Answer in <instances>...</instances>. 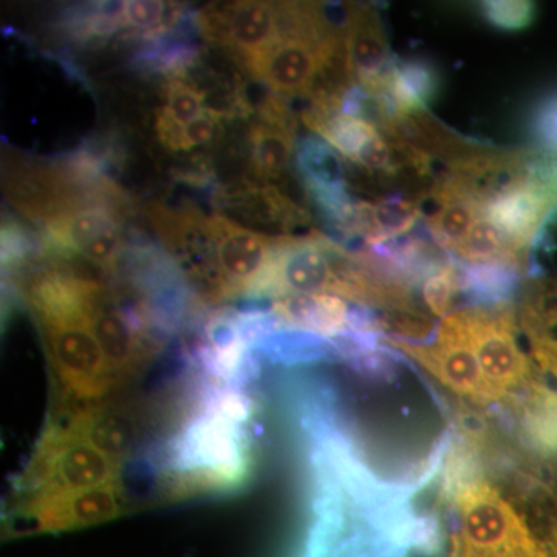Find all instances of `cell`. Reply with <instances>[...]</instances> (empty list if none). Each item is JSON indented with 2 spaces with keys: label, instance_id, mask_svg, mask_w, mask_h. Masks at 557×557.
Returning <instances> with one entry per match:
<instances>
[{
  "label": "cell",
  "instance_id": "e0dca14e",
  "mask_svg": "<svg viewBox=\"0 0 557 557\" xmlns=\"http://www.w3.org/2000/svg\"><path fill=\"white\" fill-rule=\"evenodd\" d=\"M423 215V203L408 194L397 193L376 201H358L347 236L362 237L376 248L409 233Z\"/></svg>",
  "mask_w": 557,
  "mask_h": 557
},
{
  "label": "cell",
  "instance_id": "7c38bea8",
  "mask_svg": "<svg viewBox=\"0 0 557 557\" xmlns=\"http://www.w3.org/2000/svg\"><path fill=\"white\" fill-rule=\"evenodd\" d=\"M296 164L311 200L336 228L346 234L358 201L348 193L339 153L327 143L307 137L296 149Z\"/></svg>",
  "mask_w": 557,
  "mask_h": 557
},
{
  "label": "cell",
  "instance_id": "603a6c76",
  "mask_svg": "<svg viewBox=\"0 0 557 557\" xmlns=\"http://www.w3.org/2000/svg\"><path fill=\"white\" fill-rule=\"evenodd\" d=\"M205 94L193 83L171 76L164 86V104L157 112V120L182 127L196 120L208 109Z\"/></svg>",
  "mask_w": 557,
  "mask_h": 557
},
{
  "label": "cell",
  "instance_id": "7402d4cb",
  "mask_svg": "<svg viewBox=\"0 0 557 557\" xmlns=\"http://www.w3.org/2000/svg\"><path fill=\"white\" fill-rule=\"evenodd\" d=\"M463 295L469 307H493L502 304H511V296L518 288L522 274L498 265V263H468L460 262Z\"/></svg>",
  "mask_w": 557,
  "mask_h": 557
},
{
  "label": "cell",
  "instance_id": "9a60e30c",
  "mask_svg": "<svg viewBox=\"0 0 557 557\" xmlns=\"http://www.w3.org/2000/svg\"><path fill=\"white\" fill-rule=\"evenodd\" d=\"M295 137V116L287 102L270 94L249 131L252 171L259 182H274L287 172L296 150Z\"/></svg>",
  "mask_w": 557,
  "mask_h": 557
},
{
  "label": "cell",
  "instance_id": "4316f807",
  "mask_svg": "<svg viewBox=\"0 0 557 557\" xmlns=\"http://www.w3.org/2000/svg\"><path fill=\"white\" fill-rule=\"evenodd\" d=\"M530 135L536 150L557 159V91L542 98L530 120Z\"/></svg>",
  "mask_w": 557,
  "mask_h": 557
},
{
  "label": "cell",
  "instance_id": "277c9868",
  "mask_svg": "<svg viewBox=\"0 0 557 557\" xmlns=\"http://www.w3.org/2000/svg\"><path fill=\"white\" fill-rule=\"evenodd\" d=\"M120 467L121 461L73 437L64 426L50 428L32 460V498L116 483Z\"/></svg>",
  "mask_w": 557,
  "mask_h": 557
},
{
  "label": "cell",
  "instance_id": "cb8c5ba5",
  "mask_svg": "<svg viewBox=\"0 0 557 557\" xmlns=\"http://www.w3.org/2000/svg\"><path fill=\"white\" fill-rule=\"evenodd\" d=\"M220 119L215 110L207 109L196 120L177 127L166 121L157 120L156 131L160 141L171 150H190L208 145L218 135Z\"/></svg>",
  "mask_w": 557,
  "mask_h": 557
},
{
  "label": "cell",
  "instance_id": "8992f818",
  "mask_svg": "<svg viewBox=\"0 0 557 557\" xmlns=\"http://www.w3.org/2000/svg\"><path fill=\"white\" fill-rule=\"evenodd\" d=\"M40 327L58 376L69 392L81 399L108 394L116 379L87 318L40 321Z\"/></svg>",
  "mask_w": 557,
  "mask_h": 557
},
{
  "label": "cell",
  "instance_id": "d6986e66",
  "mask_svg": "<svg viewBox=\"0 0 557 557\" xmlns=\"http://www.w3.org/2000/svg\"><path fill=\"white\" fill-rule=\"evenodd\" d=\"M220 196L225 203L223 207L230 208L242 218L265 225L289 230L309 222V214L270 183H263L262 186H242Z\"/></svg>",
  "mask_w": 557,
  "mask_h": 557
},
{
  "label": "cell",
  "instance_id": "2e32d148",
  "mask_svg": "<svg viewBox=\"0 0 557 557\" xmlns=\"http://www.w3.org/2000/svg\"><path fill=\"white\" fill-rule=\"evenodd\" d=\"M525 449L544 460L557 458V391L537 380L502 406Z\"/></svg>",
  "mask_w": 557,
  "mask_h": 557
},
{
  "label": "cell",
  "instance_id": "484cf974",
  "mask_svg": "<svg viewBox=\"0 0 557 557\" xmlns=\"http://www.w3.org/2000/svg\"><path fill=\"white\" fill-rule=\"evenodd\" d=\"M44 258V242L35 239L32 231L13 218L2 219V265L13 270L30 265L36 258Z\"/></svg>",
  "mask_w": 557,
  "mask_h": 557
},
{
  "label": "cell",
  "instance_id": "3957f363",
  "mask_svg": "<svg viewBox=\"0 0 557 557\" xmlns=\"http://www.w3.org/2000/svg\"><path fill=\"white\" fill-rule=\"evenodd\" d=\"M380 343L412 359L443 386L472 405L497 406L480 369L461 309L443 318L434 335L426 341L381 335Z\"/></svg>",
  "mask_w": 557,
  "mask_h": 557
},
{
  "label": "cell",
  "instance_id": "5bb4252c",
  "mask_svg": "<svg viewBox=\"0 0 557 557\" xmlns=\"http://www.w3.org/2000/svg\"><path fill=\"white\" fill-rule=\"evenodd\" d=\"M87 322L116 380L138 368L145 357L141 318L131 317V311L102 289L91 300Z\"/></svg>",
  "mask_w": 557,
  "mask_h": 557
},
{
  "label": "cell",
  "instance_id": "30bf717a",
  "mask_svg": "<svg viewBox=\"0 0 557 557\" xmlns=\"http://www.w3.org/2000/svg\"><path fill=\"white\" fill-rule=\"evenodd\" d=\"M223 298L249 292L269 265L277 237L245 228L223 214L211 215Z\"/></svg>",
  "mask_w": 557,
  "mask_h": 557
},
{
  "label": "cell",
  "instance_id": "ba28073f",
  "mask_svg": "<svg viewBox=\"0 0 557 557\" xmlns=\"http://www.w3.org/2000/svg\"><path fill=\"white\" fill-rule=\"evenodd\" d=\"M149 218L164 247L189 277L212 298H223L212 220L200 209H170L153 205Z\"/></svg>",
  "mask_w": 557,
  "mask_h": 557
},
{
  "label": "cell",
  "instance_id": "83f0119b",
  "mask_svg": "<svg viewBox=\"0 0 557 557\" xmlns=\"http://www.w3.org/2000/svg\"><path fill=\"white\" fill-rule=\"evenodd\" d=\"M534 3L493 0L480 3V13L491 25L505 32H519L534 20Z\"/></svg>",
  "mask_w": 557,
  "mask_h": 557
},
{
  "label": "cell",
  "instance_id": "d4e9b609",
  "mask_svg": "<svg viewBox=\"0 0 557 557\" xmlns=\"http://www.w3.org/2000/svg\"><path fill=\"white\" fill-rule=\"evenodd\" d=\"M421 293L429 311L435 317L445 318L458 310V299L465 298L460 262L453 259L445 269L431 274L423 282Z\"/></svg>",
  "mask_w": 557,
  "mask_h": 557
},
{
  "label": "cell",
  "instance_id": "ffe728a7",
  "mask_svg": "<svg viewBox=\"0 0 557 557\" xmlns=\"http://www.w3.org/2000/svg\"><path fill=\"white\" fill-rule=\"evenodd\" d=\"M437 70L423 60H395L388 70L383 94L395 115L428 110L429 102L438 94Z\"/></svg>",
  "mask_w": 557,
  "mask_h": 557
},
{
  "label": "cell",
  "instance_id": "ac0fdd59",
  "mask_svg": "<svg viewBox=\"0 0 557 557\" xmlns=\"http://www.w3.org/2000/svg\"><path fill=\"white\" fill-rule=\"evenodd\" d=\"M64 428L73 437L119 461L131 453L138 437L137 421L119 406H86Z\"/></svg>",
  "mask_w": 557,
  "mask_h": 557
},
{
  "label": "cell",
  "instance_id": "9c48e42d",
  "mask_svg": "<svg viewBox=\"0 0 557 557\" xmlns=\"http://www.w3.org/2000/svg\"><path fill=\"white\" fill-rule=\"evenodd\" d=\"M343 35L333 25L289 35L252 62L248 70L278 97H307L325 54Z\"/></svg>",
  "mask_w": 557,
  "mask_h": 557
},
{
  "label": "cell",
  "instance_id": "f1b7e54d",
  "mask_svg": "<svg viewBox=\"0 0 557 557\" xmlns=\"http://www.w3.org/2000/svg\"><path fill=\"white\" fill-rule=\"evenodd\" d=\"M450 557H557V525L545 528L530 537L485 555H450Z\"/></svg>",
  "mask_w": 557,
  "mask_h": 557
},
{
  "label": "cell",
  "instance_id": "52a82bcc",
  "mask_svg": "<svg viewBox=\"0 0 557 557\" xmlns=\"http://www.w3.org/2000/svg\"><path fill=\"white\" fill-rule=\"evenodd\" d=\"M124 215L102 201L69 209L44 225V248L76 252L115 271L124 247L121 230Z\"/></svg>",
  "mask_w": 557,
  "mask_h": 557
},
{
  "label": "cell",
  "instance_id": "5b68a950",
  "mask_svg": "<svg viewBox=\"0 0 557 557\" xmlns=\"http://www.w3.org/2000/svg\"><path fill=\"white\" fill-rule=\"evenodd\" d=\"M197 24L209 42L226 47L248 69L287 35V2L219 3L201 11Z\"/></svg>",
  "mask_w": 557,
  "mask_h": 557
},
{
  "label": "cell",
  "instance_id": "7a4b0ae2",
  "mask_svg": "<svg viewBox=\"0 0 557 557\" xmlns=\"http://www.w3.org/2000/svg\"><path fill=\"white\" fill-rule=\"evenodd\" d=\"M461 311L480 369L496 397L497 406L508 405L542 379L541 370L520 346L516 311L511 304L461 307Z\"/></svg>",
  "mask_w": 557,
  "mask_h": 557
},
{
  "label": "cell",
  "instance_id": "6da1fadb",
  "mask_svg": "<svg viewBox=\"0 0 557 557\" xmlns=\"http://www.w3.org/2000/svg\"><path fill=\"white\" fill-rule=\"evenodd\" d=\"M348 251L321 233L277 237L269 265L247 295L288 298L299 295L338 296Z\"/></svg>",
  "mask_w": 557,
  "mask_h": 557
},
{
  "label": "cell",
  "instance_id": "8fae6325",
  "mask_svg": "<svg viewBox=\"0 0 557 557\" xmlns=\"http://www.w3.org/2000/svg\"><path fill=\"white\" fill-rule=\"evenodd\" d=\"M126 507L123 490L116 483L32 498L25 515L35 531H67L98 525L120 518Z\"/></svg>",
  "mask_w": 557,
  "mask_h": 557
},
{
  "label": "cell",
  "instance_id": "4fadbf2b",
  "mask_svg": "<svg viewBox=\"0 0 557 557\" xmlns=\"http://www.w3.org/2000/svg\"><path fill=\"white\" fill-rule=\"evenodd\" d=\"M343 38L355 83L372 97H379L395 61L379 10L362 3H348Z\"/></svg>",
  "mask_w": 557,
  "mask_h": 557
},
{
  "label": "cell",
  "instance_id": "44dd1931",
  "mask_svg": "<svg viewBox=\"0 0 557 557\" xmlns=\"http://www.w3.org/2000/svg\"><path fill=\"white\" fill-rule=\"evenodd\" d=\"M437 208L426 218L429 236L443 251L453 256L463 242L483 208L467 196L434 190L429 197Z\"/></svg>",
  "mask_w": 557,
  "mask_h": 557
}]
</instances>
